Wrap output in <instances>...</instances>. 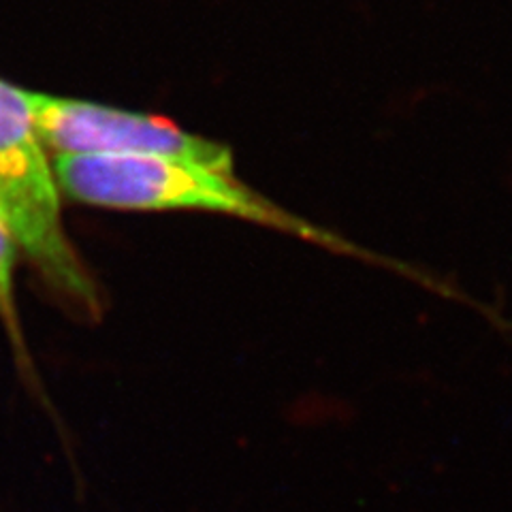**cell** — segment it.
<instances>
[{
  "mask_svg": "<svg viewBox=\"0 0 512 512\" xmlns=\"http://www.w3.org/2000/svg\"><path fill=\"white\" fill-rule=\"evenodd\" d=\"M18 246H15L5 222L0 220V320H3L5 331L15 348V355L20 359V365L30 372L32 361L28 357L24 333L20 325L18 301H15V261H18Z\"/></svg>",
  "mask_w": 512,
  "mask_h": 512,
  "instance_id": "4",
  "label": "cell"
},
{
  "mask_svg": "<svg viewBox=\"0 0 512 512\" xmlns=\"http://www.w3.org/2000/svg\"><path fill=\"white\" fill-rule=\"evenodd\" d=\"M24 101L41 143L56 156H171L235 175L227 146L190 135L165 118L30 90H24Z\"/></svg>",
  "mask_w": 512,
  "mask_h": 512,
  "instance_id": "3",
  "label": "cell"
},
{
  "mask_svg": "<svg viewBox=\"0 0 512 512\" xmlns=\"http://www.w3.org/2000/svg\"><path fill=\"white\" fill-rule=\"evenodd\" d=\"M0 220L41 280L71 314L96 323L101 288L62 227L60 188L24 90L0 82Z\"/></svg>",
  "mask_w": 512,
  "mask_h": 512,
  "instance_id": "2",
  "label": "cell"
},
{
  "mask_svg": "<svg viewBox=\"0 0 512 512\" xmlns=\"http://www.w3.org/2000/svg\"><path fill=\"white\" fill-rule=\"evenodd\" d=\"M54 175L69 199L124 212H207L244 218L310 244L384 263L378 254L282 210L235 175L171 156H56Z\"/></svg>",
  "mask_w": 512,
  "mask_h": 512,
  "instance_id": "1",
  "label": "cell"
}]
</instances>
